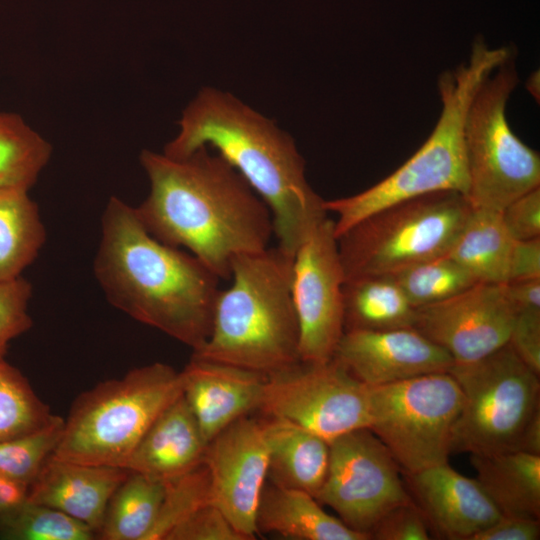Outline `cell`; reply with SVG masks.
<instances>
[{
  "mask_svg": "<svg viewBox=\"0 0 540 540\" xmlns=\"http://www.w3.org/2000/svg\"><path fill=\"white\" fill-rule=\"evenodd\" d=\"M164 491V481L129 471L109 500L96 539L146 540Z\"/></svg>",
  "mask_w": 540,
  "mask_h": 540,
  "instance_id": "27",
  "label": "cell"
},
{
  "mask_svg": "<svg viewBox=\"0 0 540 540\" xmlns=\"http://www.w3.org/2000/svg\"><path fill=\"white\" fill-rule=\"evenodd\" d=\"M430 536L426 518L413 500L388 511L370 532V539L376 540H428Z\"/></svg>",
  "mask_w": 540,
  "mask_h": 540,
  "instance_id": "36",
  "label": "cell"
},
{
  "mask_svg": "<svg viewBox=\"0 0 540 540\" xmlns=\"http://www.w3.org/2000/svg\"><path fill=\"white\" fill-rule=\"evenodd\" d=\"M212 503L246 540L257 534L256 514L268 476L262 419L240 417L208 442L203 458Z\"/></svg>",
  "mask_w": 540,
  "mask_h": 540,
  "instance_id": "14",
  "label": "cell"
},
{
  "mask_svg": "<svg viewBox=\"0 0 540 540\" xmlns=\"http://www.w3.org/2000/svg\"><path fill=\"white\" fill-rule=\"evenodd\" d=\"M332 358L371 387L449 372L454 364L446 350L415 328L344 331Z\"/></svg>",
  "mask_w": 540,
  "mask_h": 540,
  "instance_id": "16",
  "label": "cell"
},
{
  "mask_svg": "<svg viewBox=\"0 0 540 540\" xmlns=\"http://www.w3.org/2000/svg\"><path fill=\"white\" fill-rule=\"evenodd\" d=\"M181 395L180 372L160 362L101 382L75 399L52 457L125 468L152 423Z\"/></svg>",
  "mask_w": 540,
  "mask_h": 540,
  "instance_id": "6",
  "label": "cell"
},
{
  "mask_svg": "<svg viewBox=\"0 0 540 540\" xmlns=\"http://www.w3.org/2000/svg\"><path fill=\"white\" fill-rule=\"evenodd\" d=\"M449 373L463 395L452 430L451 453L518 451L526 424L540 408V375L508 343L477 361L454 363Z\"/></svg>",
  "mask_w": 540,
  "mask_h": 540,
  "instance_id": "9",
  "label": "cell"
},
{
  "mask_svg": "<svg viewBox=\"0 0 540 540\" xmlns=\"http://www.w3.org/2000/svg\"><path fill=\"white\" fill-rule=\"evenodd\" d=\"M390 275L415 308L441 302L479 283L448 255L409 265Z\"/></svg>",
  "mask_w": 540,
  "mask_h": 540,
  "instance_id": "30",
  "label": "cell"
},
{
  "mask_svg": "<svg viewBox=\"0 0 540 540\" xmlns=\"http://www.w3.org/2000/svg\"><path fill=\"white\" fill-rule=\"evenodd\" d=\"M500 213L514 240L540 237V186L511 201Z\"/></svg>",
  "mask_w": 540,
  "mask_h": 540,
  "instance_id": "37",
  "label": "cell"
},
{
  "mask_svg": "<svg viewBox=\"0 0 540 540\" xmlns=\"http://www.w3.org/2000/svg\"><path fill=\"white\" fill-rule=\"evenodd\" d=\"M29 486L0 473V516L27 500Z\"/></svg>",
  "mask_w": 540,
  "mask_h": 540,
  "instance_id": "42",
  "label": "cell"
},
{
  "mask_svg": "<svg viewBox=\"0 0 540 540\" xmlns=\"http://www.w3.org/2000/svg\"><path fill=\"white\" fill-rule=\"evenodd\" d=\"M164 484V497L146 540H166L176 526L202 506L212 503L211 479L204 461Z\"/></svg>",
  "mask_w": 540,
  "mask_h": 540,
  "instance_id": "32",
  "label": "cell"
},
{
  "mask_svg": "<svg viewBox=\"0 0 540 540\" xmlns=\"http://www.w3.org/2000/svg\"><path fill=\"white\" fill-rule=\"evenodd\" d=\"M508 344L531 370L540 375V311L514 313Z\"/></svg>",
  "mask_w": 540,
  "mask_h": 540,
  "instance_id": "38",
  "label": "cell"
},
{
  "mask_svg": "<svg viewBox=\"0 0 540 540\" xmlns=\"http://www.w3.org/2000/svg\"><path fill=\"white\" fill-rule=\"evenodd\" d=\"M477 480L502 516L540 519V455H471Z\"/></svg>",
  "mask_w": 540,
  "mask_h": 540,
  "instance_id": "23",
  "label": "cell"
},
{
  "mask_svg": "<svg viewBox=\"0 0 540 540\" xmlns=\"http://www.w3.org/2000/svg\"><path fill=\"white\" fill-rule=\"evenodd\" d=\"M292 269L293 257L277 246L236 256L231 285L216 295L210 334L192 356L265 375L299 362Z\"/></svg>",
  "mask_w": 540,
  "mask_h": 540,
  "instance_id": "4",
  "label": "cell"
},
{
  "mask_svg": "<svg viewBox=\"0 0 540 540\" xmlns=\"http://www.w3.org/2000/svg\"><path fill=\"white\" fill-rule=\"evenodd\" d=\"M344 331L414 328L416 308L390 274L367 275L343 284Z\"/></svg>",
  "mask_w": 540,
  "mask_h": 540,
  "instance_id": "24",
  "label": "cell"
},
{
  "mask_svg": "<svg viewBox=\"0 0 540 540\" xmlns=\"http://www.w3.org/2000/svg\"><path fill=\"white\" fill-rule=\"evenodd\" d=\"M334 221L316 225L293 256L291 293L299 325V355L305 362L332 359L344 333L343 284Z\"/></svg>",
  "mask_w": 540,
  "mask_h": 540,
  "instance_id": "13",
  "label": "cell"
},
{
  "mask_svg": "<svg viewBox=\"0 0 540 540\" xmlns=\"http://www.w3.org/2000/svg\"><path fill=\"white\" fill-rule=\"evenodd\" d=\"M539 71L533 72L526 81V89L536 100H539L540 82Z\"/></svg>",
  "mask_w": 540,
  "mask_h": 540,
  "instance_id": "44",
  "label": "cell"
},
{
  "mask_svg": "<svg viewBox=\"0 0 540 540\" xmlns=\"http://www.w3.org/2000/svg\"><path fill=\"white\" fill-rule=\"evenodd\" d=\"M51 145L21 116L0 113V187L30 189L48 163Z\"/></svg>",
  "mask_w": 540,
  "mask_h": 540,
  "instance_id": "28",
  "label": "cell"
},
{
  "mask_svg": "<svg viewBox=\"0 0 540 540\" xmlns=\"http://www.w3.org/2000/svg\"><path fill=\"white\" fill-rule=\"evenodd\" d=\"M259 410L286 418L329 442L369 428L370 386L333 358L320 363L300 360L267 375Z\"/></svg>",
  "mask_w": 540,
  "mask_h": 540,
  "instance_id": "11",
  "label": "cell"
},
{
  "mask_svg": "<svg viewBox=\"0 0 540 540\" xmlns=\"http://www.w3.org/2000/svg\"><path fill=\"white\" fill-rule=\"evenodd\" d=\"M147 198L134 207L157 240L183 247L219 279L231 276L236 256L269 247L274 235L270 209L238 171L207 146L182 159L143 150Z\"/></svg>",
  "mask_w": 540,
  "mask_h": 540,
  "instance_id": "1",
  "label": "cell"
},
{
  "mask_svg": "<svg viewBox=\"0 0 540 540\" xmlns=\"http://www.w3.org/2000/svg\"><path fill=\"white\" fill-rule=\"evenodd\" d=\"M93 269L114 307L192 350L206 341L219 278L191 253L153 237L117 197L102 214Z\"/></svg>",
  "mask_w": 540,
  "mask_h": 540,
  "instance_id": "3",
  "label": "cell"
},
{
  "mask_svg": "<svg viewBox=\"0 0 540 540\" xmlns=\"http://www.w3.org/2000/svg\"><path fill=\"white\" fill-rule=\"evenodd\" d=\"M514 311H540V278L510 281L503 284Z\"/></svg>",
  "mask_w": 540,
  "mask_h": 540,
  "instance_id": "41",
  "label": "cell"
},
{
  "mask_svg": "<svg viewBox=\"0 0 540 540\" xmlns=\"http://www.w3.org/2000/svg\"><path fill=\"white\" fill-rule=\"evenodd\" d=\"M513 54L509 46L490 47L477 38L468 61L438 78L442 109L429 137L389 176L358 194L339 198L336 209L341 221L352 226L384 207L437 191L452 190L466 196L467 112L483 81Z\"/></svg>",
  "mask_w": 540,
  "mask_h": 540,
  "instance_id": "5",
  "label": "cell"
},
{
  "mask_svg": "<svg viewBox=\"0 0 540 540\" xmlns=\"http://www.w3.org/2000/svg\"><path fill=\"white\" fill-rule=\"evenodd\" d=\"M63 427L64 419L57 416L38 431L0 441V473L30 486L57 447Z\"/></svg>",
  "mask_w": 540,
  "mask_h": 540,
  "instance_id": "33",
  "label": "cell"
},
{
  "mask_svg": "<svg viewBox=\"0 0 540 540\" xmlns=\"http://www.w3.org/2000/svg\"><path fill=\"white\" fill-rule=\"evenodd\" d=\"M540 521L534 518L501 516L471 540H538Z\"/></svg>",
  "mask_w": 540,
  "mask_h": 540,
  "instance_id": "39",
  "label": "cell"
},
{
  "mask_svg": "<svg viewBox=\"0 0 540 540\" xmlns=\"http://www.w3.org/2000/svg\"><path fill=\"white\" fill-rule=\"evenodd\" d=\"M58 415L33 390L15 366L0 358V441L21 437L42 429Z\"/></svg>",
  "mask_w": 540,
  "mask_h": 540,
  "instance_id": "29",
  "label": "cell"
},
{
  "mask_svg": "<svg viewBox=\"0 0 540 540\" xmlns=\"http://www.w3.org/2000/svg\"><path fill=\"white\" fill-rule=\"evenodd\" d=\"M262 419L268 448L269 482L316 498L329 465V442L279 416Z\"/></svg>",
  "mask_w": 540,
  "mask_h": 540,
  "instance_id": "21",
  "label": "cell"
},
{
  "mask_svg": "<svg viewBox=\"0 0 540 540\" xmlns=\"http://www.w3.org/2000/svg\"><path fill=\"white\" fill-rule=\"evenodd\" d=\"M182 395L208 444L240 417L259 410L267 375L191 357L180 371Z\"/></svg>",
  "mask_w": 540,
  "mask_h": 540,
  "instance_id": "18",
  "label": "cell"
},
{
  "mask_svg": "<svg viewBox=\"0 0 540 540\" xmlns=\"http://www.w3.org/2000/svg\"><path fill=\"white\" fill-rule=\"evenodd\" d=\"M31 296L32 286L22 276L0 282V358L5 357L13 339L31 328L28 313Z\"/></svg>",
  "mask_w": 540,
  "mask_h": 540,
  "instance_id": "34",
  "label": "cell"
},
{
  "mask_svg": "<svg viewBox=\"0 0 540 540\" xmlns=\"http://www.w3.org/2000/svg\"><path fill=\"white\" fill-rule=\"evenodd\" d=\"M403 480L438 538L471 540L502 516L478 480L460 474L448 462L403 471Z\"/></svg>",
  "mask_w": 540,
  "mask_h": 540,
  "instance_id": "17",
  "label": "cell"
},
{
  "mask_svg": "<svg viewBox=\"0 0 540 540\" xmlns=\"http://www.w3.org/2000/svg\"><path fill=\"white\" fill-rule=\"evenodd\" d=\"M401 468L368 428L329 441V465L316 499L351 529L366 534L394 507L412 499Z\"/></svg>",
  "mask_w": 540,
  "mask_h": 540,
  "instance_id": "12",
  "label": "cell"
},
{
  "mask_svg": "<svg viewBox=\"0 0 540 540\" xmlns=\"http://www.w3.org/2000/svg\"><path fill=\"white\" fill-rule=\"evenodd\" d=\"M514 311L503 284L477 283L441 302L416 308L414 328L454 363L477 361L506 345Z\"/></svg>",
  "mask_w": 540,
  "mask_h": 540,
  "instance_id": "15",
  "label": "cell"
},
{
  "mask_svg": "<svg viewBox=\"0 0 540 540\" xmlns=\"http://www.w3.org/2000/svg\"><path fill=\"white\" fill-rule=\"evenodd\" d=\"M517 83L513 54L483 81L469 106L464 137L466 198L472 208L501 212L540 186L538 152L524 144L507 121V102Z\"/></svg>",
  "mask_w": 540,
  "mask_h": 540,
  "instance_id": "8",
  "label": "cell"
},
{
  "mask_svg": "<svg viewBox=\"0 0 540 540\" xmlns=\"http://www.w3.org/2000/svg\"><path fill=\"white\" fill-rule=\"evenodd\" d=\"M0 538L6 540H92L86 524L52 507L26 500L0 516Z\"/></svg>",
  "mask_w": 540,
  "mask_h": 540,
  "instance_id": "31",
  "label": "cell"
},
{
  "mask_svg": "<svg viewBox=\"0 0 540 540\" xmlns=\"http://www.w3.org/2000/svg\"><path fill=\"white\" fill-rule=\"evenodd\" d=\"M28 191L0 187V282L20 277L46 240L39 208Z\"/></svg>",
  "mask_w": 540,
  "mask_h": 540,
  "instance_id": "26",
  "label": "cell"
},
{
  "mask_svg": "<svg viewBox=\"0 0 540 540\" xmlns=\"http://www.w3.org/2000/svg\"><path fill=\"white\" fill-rule=\"evenodd\" d=\"M513 241L500 212L472 208L447 255L478 282L504 284Z\"/></svg>",
  "mask_w": 540,
  "mask_h": 540,
  "instance_id": "25",
  "label": "cell"
},
{
  "mask_svg": "<svg viewBox=\"0 0 540 540\" xmlns=\"http://www.w3.org/2000/svg\"><path fill=\"white\" fill-rule=\"evenodd\" d=\"M128 474L121 467L58 460L51 455L29 486L27 500L71 516L97 537L109 500Z\"/></svg>",
  "mask_w": 540,
  "mask_h": 540,
  "instance_id": "19",
  "label": "cell"
},
{
  "mask_svg": "<svg viewBox=\"0 0 540 540\" xmlns=\"http://www.w3.org/2000/svg\"><path fill=\"white\" fill-rule=\"evenodd\" d=\"M258 533L296 540H368L322 509L312 495L266 482L256 514Z\"/></svg>",
  "mask_w": 540,
  "mask_h": 540,
  "instance_id": "22",
  "label": "cell"
},
{
  "mask_svg": "<svg viewBox=\"0 0 540 540\" xmlns=\"http://www.w3.org/2000/svg\"><path fill=\"white\" fill-rule=\"evenodd\" d=\"M472 206L452 190L437 191L384 207L337 237L345 280L392 274L447 255Z\"/></svg>",
  "mask_w": 540,
  "mask_h": 540,
  "instance_id": "7",
  "label": "cell"
},
{
  "mask_svg": "<svg viewBox=\"0 0 540 540\" xmlns=\"http://www.w3.org/2000/svg\"><path fill=\"white\" fill-rule=\"evenodd\" d=\"M166 540H246L213 503L202 506L176 526Z\"/></svg>",
  "mask_w": 540,
  "mask_h": 540,
  "instance_id": "35",
  "label": "cell"
},
{
  "mask_svg": "<svg viewBox=\"0 0 540 540\" xmlns=\"http://www.w3.org/2000/svg\"><path fill=\"white\" fill-rule=\"evenodd\" d=\"M518 451L540 455V408L526 424L519 442Z\"/></svg>",
  "mask_w": 540,
  "mask_h": 540,
  "instance_id": "43",
  "label": "cell"
},
{
  "mask_svg": "<svg viewBox=\"0 0 540 540\" xmlns=\"http://www.w3.org/2000/svg\"><path fill=\"white\" fill-rule=\"evenodd\" d=\"M540 278V237L514 240L508 265L507 282Z\"/></svg>",
  "mask_w": 540,
  "mask_h": 540,
  "instance_id": "40",
  "label": "cell"
},
{
  "mask_svg": "<svg viewBox=\"0 0 540 540\" xmlns=\"http://www.w3.org/2000/svg\"><path fill=\"white\" fill-rule=\"evenodd\" d=\"M179 126L163 154L182 159L203 146L216 149L266 203L277 247L286 254L293 257L327 217L325 200L309 185L293 138L232 94L203 88L183 111Z\"/></svg>",
  "mask_w": 540,
  "mask_h": 540,
  "instance_id": "2",
  "label": "cell"
},
{
  "mask_svg": "<svg viewBox=\"0 0 540 540\" xmlns=\"http://www.w3.org/2000/svg\"><path fill=\"white\" fill-rule=\"evenodd\" d=\"M207 443L183 395L152 423L125 469L166 481L197 467Z\"/></svg>",
  "mask_w": 540,
  "mask_h": 540,
  "instance_id": "20",
  "label": "cell"
},
{
  "mask_svg": "<svg viewBox=\"0 0 540 540\" xmlns=\"http://www.w3.org/2000/svg\"><path fill=\"white\" fill-rule=\"evenodd\" d=\"M463 395L449 372L370 386L369 428L401 470L416 472L446 463Z\"/></svg>",
  "mask_w": 540,
  "mask_h": 540,
  "instance_id": "10",
  "label": "cell"
}]
</instances>
